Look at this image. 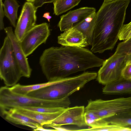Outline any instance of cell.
<instances>
[{"label":"cell","instance_id":"cell-1","mask_svg":"<svg viewBox=\"0 0 131 131\" xmlns=\"http://www.w3.org/2000/svg\"><path fill=\"white\" fill-rule=\"evenodd\" d=\"M104 60L84 48L62 46L45 49L39 63L48 81H52L101 67Z\"/></svg>","mask_w":131,"mask_h":131},{"label":"cell","instance_id":"cell-2","mask_svg":"<svg viewBox=\"0 0 131 131\" xmlns=\"http://www.w3.org/2000/svg\"><path fill=\"white\" fill-rule=\"evenodd\" d=\"M130 0L104 2L96 13L91 50L101 53L112 50L119 39Z\"/></svg>","mask_w":131,"mask_h":131},{"label":"cell","instance_id":"cell-3","mask_svg":"<svg viewBox=\"0 0 131 131\" xmlns=\"http://www.w3.org/2000/svg\"><path fill=\"white\" fill-rule=\"evenodd\" d=\"M97 76V73L96 72H84L75 76L54 80L52 84L31 92L27 95L48 100L66 99L96 78Z\"/></svg>","mask_w":131,"mask_h":131},{"label":"cell","instance_id":"cell-4","mask_svg":"<svg viewBox=\"0 0 131 131\" xmlns=\"http://www.w3.org/2000/svg\"><path fill=\"white\" fill-rule=\"evenodd\" d=\"M70 104L69 97L59 100H46L16 93L6 86L0 89L1 111L23 107L66 108L69 107Z\"/></svg>","mask_w":131,"mask_h":131},{"label":"cell","instance_id":"cell-5","mask_svg":"<svg viewBox=\"0 0 131 131\" xmlns=\"http://www.w3.org/2000/svg\"><path fill=\"white\" fill-rule=\"evenodd\" d=\"M23 77L10 41L6 35L0 51V78L6 86L9 87L17 84Z\"/></svg>","mask_w":131,"mask_h":131},{"label":"cell","instance_id":"cell-6","mask_svg":"<svg viewBox=\"0 0 131 131\" xmlns=\"http://www.w3.org/2000/svg\"><path fill=\"white\" fill-rule=\"evenodd\" d=\"M85 111L93 113L102 119L119 114L131 113V96L109 100H89Z\"/></svg>","mask_w":131,"mask_h":131},{"label":"cell","instance_id":"cell-7","mask_svg":"<svg viewBox=\"0 0 131 131\" xmlns=\"http://www.w3.org/2000/svg\"><path fill=\"white\" fill-rule=\"evenodd\" d=\"M131 56L115 52L104 60L97 73V78L99 83L105 85L122 77V70Z\"/></svg>","mask_w":131,"mask_h":131},{"label":"cell","instance_id":"cell-8","mask_svg":"<svg viewBox=\"0 0 131 131\" xmlns=\"http://www.w3.org/2000/svg\"><path fill=\"white\" fill-rule=\"evenodd\" d=\"M50 34L49 25L46 22L35 25L28 31L20 42L26 56L28 57L40 45L45 43Z\"/></svg>","mask_w":131,"mask_h":131},{"label":"cell","instance_id":"cell-9","mask_svg":"<svg viewBox=\"0 0 131 131\" xmlns=\"http://www.w3.org/2000/svg\"><path fill=\"white\" fill-rule=\"evenodd\" d=\"M37 9L33 3L27 2L24 4L18 19L14 34L20 42L30 29L35 25Z\"/></svg>","mask_w":131,"mask_h":131},{"label":"cell","instance_id":"cell-10","mask_svg":"<svg viewBox=\"0 0 131 131\" xmlns=\"http://www.w3.org/2000/svg\"><path fill=\"white\" fill-rule=\"evenodd\" d=\"M85 107L84 106H76L65 108L61 114L50 124L45 125L60 126L72 125L79 127L86 126L84 114Z\"/></svg>","mask_w":131,"mask_h":131},{"label":"cell","instance_id":"cell-11","mask_svg":"<svg viewBox=\"0 0 131 131\" xmlns=\"http://www.w3.org/2000/svg\"><path fill=\"white\" fill-rule=\"evenodd\" d=\"M95 8L93 7H82L71 10L61 16L58 26L61 31L72 28L94 12Z\"/></svg>","mask_w":131,"mask_h":131},{"label":"cell","instance_id":"cell-12","mask_svg":"<svg viewBox=\"0 0 131 131\" xmlns=\"http://www.w3.org/2000/svg\"><path fill=\"white\" fill-rule=\"evenodd\" d=\"M4 29L10 41L13 51L21 69L23 77L29 78L32 69L29 65L27 57L21 48L20 42L16 37L12 27H7Z\"/></svg>","mask_w":131,"mask_h":131},{"label":"cell","instance_id":"cell-13","mask_svg":"<svg viewBox=\"0 0 131 131\" xmlns=\"http://www.w3.org/2000/svg\"><path fill=\"white\" fill-rule=\"evenodd\" d=\"M57 38L58 43L62 46L85 48L89 45L84 34L73 27L63 31Z\"/></svg>","mask_w":131,"mask_h":131},{"label":"cell","instance_id":"cell-14","mask_svg":"<svg viewBox=\"0 0 131 131\" xmlns=\"http://www.w3.org/2000/svg\"><path fill=\"white\" fill-rule=\"evenodd\" d=\"M1 112L5 119L15 124L28 126L34 131L38 127L42 126L38 122L18 112L15 108Z\"/></svg>","mask_w":131,"mask_h":131},{"label":"cell","instance_id":"cell-15","mask_svg":"<svg viewBox=\"0 0 131 131\" xmlns=\"http://www.w3.org/2000/svg\"><path fill=\"white\" fill-rule=\"evenodd\" d=\"M104 94H131V80L123 77L105 85L102 89Z\"/></svg>","mask_w":131,"mask_h":131},{"label":"cell","instance_id":"cell-16","mask_svg":"<svg viewBox=\"0 0 131 131\" xmlns=\"http://www.w3.org/2000/svg\"><path fill=\"white\" fill-rule=\"evenodd\" d=\"M14 108H15L19 113L38 122L42 126L50 123L64 110L54 113H43L28 110L20 107Z\"/></svg>","mask_w":131,"mask_h":131},{"label":"cell","instance_id":"cell-17","mask_svg":"<svg viewBox=\"0 0 131 131\" xmlns=\"http://www.w3.org/2000/svg\"><path fill=\"white\" fill-rule=\"evenodd\" d=\"M96 13L95 12L73 27L80 31L86 37L89 45H91Z\"/></svg>","mask_w":131,"mask_h":131},{"label":"cell","instance_id":"cell-18","mask_svg":"<svg viewBox=\"0 0 131 131\" xmlns=\"http://www.w3.org/2000/svg\"><path fill=\"white\" fill-rule=\"evenodd\" d=\"M20 6L16 0H5L3 4L5 16L15 28L16 26L18 11Z\"/></svg>","mask_w":131,"mask_h":131},{"label":"cell","instance_id":"cell-19","mask_svg":"<svg viewBox=\"0 0 131 131\" xmlns=\"http://www.w3.org/2000/svg\"><path fill=\"white\" fill-rule=\"evenodd\" d=\"M54 81L40 84L28 85H23L19 84H16L9 87L13 92L22 95H27L30 92L40 89L53 84Z\"/></svg>","mask_w":131,"mask_h":131},{"label":"cell","instance_id":"cell-20","mask_svg":"<svg viewBox=\"0 0 131 131\" xmlns=\"http://www.w3.org/2000/svg\"><path fill=\"white\" fill-rule=\"evenodd\" d=\"M81 0H56L53 3V14L58 16L78 5Z\"/></svg>","mask_w":131,"mask_h":131},{"label":"cell","instance_id":"cell-21","mask_svg":"<svg viewBox=\"0 0 131 131\" xmlns=\"http://www.w3.org/2000/svg\"><path fill=\"white\" fill-rule=\"evenodd\" d=\"M84 116L86 126L90 127L92 128H99L109 124L105 119L100 118L96 115L91 112L85 111Z\"/></svg>","mask_w":131,"mask_h":131},{"label":"cell","instance_id":"cell-22","mask_svg":"<svg viewBox=\"0 0 131 131\" xmlns=\"http://www.w3.org/2000/svg\"><path fill=\"white\" fill-rule=\"evenodd\" d=\"M104 119L109 124L124 127L131 125V113L115 115Z\"/></svg>","mask_w":131,"mask_h":131},{"label":"cell","instance_id":"cell-23","mask_svg":"<svg viewBox=\"0 0 131 131\" xmlns=\"http://www.w3.org/2000/svg\"><path fill=\"white\" fill-rule=\"evenodd\" d=\"M86 131H131V128L124 127L115 124H108L104 126L96 128H90L86 129Z\"/></svg>","mask_w":131,"mask_h":131},{"label":"cell","instance_id":"cell-24","mask_svg":"<svg viewBox=\"0 0 131 131\" xmlns=\"http://www.w3.org/2000/svg\"><path fill=\"white\" fill-rule=\"evenodd\" d=\"M115 52L118 54L131 55V37L119 43L117 46Z\"/></svg>","mask_w":131,"mask_h":131},{"label":"cell","instance_id":"cell-25","mask_svg":"<svg viewBox=\"0 0 131 131\" xmlns=\"http://www.w3.org/2000/svg\"><path fill=\"white\" fill-rule=\"evenodd\" d=\"M20 107L30 111L43 113L56 112L62 111L65 108L61 107Z\"/></svg>","mask_w":131,"mask_h":131},{"label":"cell","instance_id":"cell-26","mask_svg":"<svg viewBox=\"0 0 131 131\" xmlns=\"http://www.w3.org/2000/svg\"><path fill=\"white\" fill-rule=\"evenodd\" d=\"M131 37V21L129 23L123 25L119 35L120 40H125Z\"/></svg>","mask_w":131,"mask_h":131},{"label":"cell","instance_id":"cell-27","mask_svg":"<svg viewBox=\"0 0 131 131\" xmlns=\"http://www.w3.org/2000/svg\"><path fill=\"white\" fill-rule=\"evenodd\" d=\"M122 75L124 78L130 80L131 78V64L126 65L122 70Z\"/></svg>","mask_w":131,"mask_h":131},{"label":"cell","instance_id":"cell-28","mask_svg":"<svg viewBox=\"0 0 131 131\" xmlns=\"http://www.w3.org/2000/svg\"><path fill=\"white\" fill-rule=\"evenodd\" d=\"M0 29L1 30L4 29V24L3 18L5 16L4 10L3 9L2 1L0 0Z\"/></svg>","mask_w":131,"mask_h":131},{"label":"cell","instance_id":"cell-29","mask_svg":"<svg viewBox=\"0 0 131 131\" xmlns=\"http://www.w3.org/2000/svg\"><path fill=\"white\" fill-rule=\"evenodd\" d=\"M56 0H35L33 3L35 7L37 9L41 7L44 4L47 3H53Z\"/></svg>","mask_w":131,"mask_h":131},{"label":"cell","instance_id":"cell-30","mask_svg":"<svg viewBox=\"0 0 131 131\" xmlns=\"http://www.w3.org/2000/svg\"><path fill=\"white\" fill-rule=\"evenodd\" d=\"M34 131H57L56 129H46L43 127V126H41L38 127L35 129Z\"/></svg>","mask_w":131,"mask_h":131},{"label":"cell","instance_id":"cell-31","mask_svg":"<svg viewBox=\"0 0 131 131\" xmlns=\"http://www.w3.org/2000/svg\"><path fill=\"white\" fill-rule=\"evenodd\" d=\"M50 13L47 12L44 13L43 15V17L47 19L49 22L50 21V19L52 18L51 16L50 15Z\"/></svg>","mask_w":131,"mask_h":131},{"label":"cell","instance_id":"cell-32","mask_svg":"<svg viewBox=\"0 0 131 131\" xmlns=\"http://www.w3.org/2000/svg\"><path fill=\"white\" fill-rule=\"evenodd\" d=\"M130 64H131V56L127 60L126 62V65H127Z\"/></svg>","mask_w":131,"mask_h":131},{"label":"cell","instance_id":"cell-33","mask_svg":"<svg viewBox=\"0 0 131 131\" xmlns=\"http://www.w3.org/2000/svg\"><path fill=\"white\" fill-rule=\"evenodd\" d=\"M105 2H110L113 1L115 0H103Z\"/></svg>","mask_w":131,"mask_h":131},{"label":"cell","instance_id":"cell-34","mask_svg":"<svg viewBox=\"0 0 131 131\" xmlns=\"http://www.w3.org/2000/svg\"><path fill=\"white\" fill-rule=\"evenodd\" d=\"M35 0H26L27 2H33Z\"/></svg>","mask_w":131,"mask_h":131},{"label":"cell","instance_id":"cell-35","mask_svg":"<svg viewBox=\"0 0 131 131\" xmlns=\"http://www.w3.org/2000/svg\"><path fill=\"white\" fill-rule=\"evenodd\" d=\"M130 80H131V78Z\"/></svg>","mask_w":131,"mask_h":131},{"label":"cell","instance_id":"cell-36","mask_svg":"<svg viewBox=\"0 0 131 131\" xmlns=\"http://www.w3.org/2000/svg\"><path fill=\"white\" fill-rule=\"evenodd\" d=\"M2 1H3V0H2Z\"/></svg>","mask_w":131,"mask_h":131}]
</instances>
